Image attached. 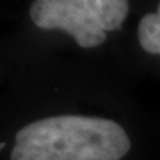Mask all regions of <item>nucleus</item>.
<instances>
[{
  "mask_svg": "<svg viewBox=\"0 0 160 160\" xmlns=\"http://www.w3.org/2000/svg\"><path fill=\"white\" fill-rule=\"evenodd\" d=\"M128 11V0H35L29 16L38 28L62 29L82 48H92L122 28Z\"/></svg>",
  "mask_w": 160,
  "mask_h": 160,
  "instance_id": "nucleus-2",
  "label": "nucleus"
},
{
  "mask_svg": "<svg viewBox=\"0 0 160 160\" xmlns=\"http://www.w3.org/2000/svg\"><path fill=\"white\" fill-rule=\"evenodd\" d=\"M139 43L148 53L160 55V4L155 13H147L139 23Z\"/></svg>",
  "mask_w": 160,
  "mask_h": 160,
  "instance_id": "nucleus-3",
  "label": "nucleus"
},
{
  "mask_svg": "<svg viewBox=\"0 0 160 160\" xmlns=\"http://www.w3.org/2000/svg\"><path fill=\"white\" fill-rule=\"evenodd\" d=\"M129 148L128 135L113 120L58 115L20 128L11 160H122Z\"/></svg>",
  "mask_w": 160,
  "mask_h": 160,
  "instance_id": "nucleus-1",
  "label": "nucleus"
}]
</instances>
